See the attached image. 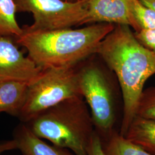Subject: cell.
Masks as SVG:
<instances>
[{
	"mask_svg": "<svg viewBox=\"0 0 155 155\" xmlns=\"http://www.w3.org/2000/svg\"><path fill=\"white\" fill-rule=\"evenodd\" d=\"M132 29L127 25H115L96 51L115 75L121 89L123 108L119 133L123 136L136 116L145 83L155 74V53L139 43Z\"/></svg>",
	"mask_w": 155,
	"mask_h": 155,
	"instance_id": "6da1fadb",
	"label": "cell"
},
{
	"mask_svg": "<svg viewBox=\"0 0 155 155\" xmlns=\"http://www.w3.org/2000/svg\"><path fill=\"white\" fill-rule=\"evenodd\" d=\"M115 24L99 22L78 29L25 31L16 38L28 56L42 70L71 68L96 54L101 42Z\"/></svg>",
	"mask_w": 155,
	"mask_h": 155,
	"instance_id": "7a4b0ae2",
	"label": "cell"
},
{
	"mask_svg": "<svg viewBox=\"0 0 155 155\" xmlns=\"http://www.w3.org/2000/svg\"><path fill=\"white\" fill-rule=\"evenodd\" d=\"M25 124L40 138L75 155H87L95 131L89 107L82 96L63 101Z\"/></svg>",
	"mask_w": 155,
	"mask_h": 155,
	"instance_id": "3957f363",
	"label": "cell"
},
{
	"mask_svg": "<svg viewBox=\"0 0 155 155\" xmlns=\"http://www.w3.org/2000/svg\"><path fill=\"white\" fill-rule=\"evenodd\" d=\"M90 58L78 67L80 92L89 107L95 131L106 140L114 131L122 94L117 79L102 63Z\"/></svg>",
	"mask_w": 155,
	"mask_h": 155,
	"instance_id": "277c9868",
	"label": "cell"
},
{
	"mask_svg": "<svg viewBox=\"0 0 155 155\" xmlns=\"http://www.w3.org/2000/svg\"><path fill=\"white\" fill-rule=\"evenodd\" d=\"M78 66L42 70L39 75L28 84L25 102L18 117L20 122L27 123L41 112L63 101L82 96L79 84Z\"/></svg>",
	"mask_w": 155,
	"mask_h": 155,
	"instance_id": "5b68a950",
	"label": "cell"
},
{
	"mask_svg": "<svg viewBox=\"0 0 155 155\" xmlns=\"http://www.w3.org/2000/svg\"><path fill=\"white\" fill-rule=\"evenodd\" d=\"M89 0H15L17 12L33 15V23L25 25V31H49L84 25Z\"/></svg>",
	"mask_w": 155,
	"mask_h": 155,
	"instance_id": "8992f818",
	"label": "cell"
},
{
	"mask_svg": "<svg viewBox=\"0 0 155 155\" xmlns=\"http://www.w3.org/2000/svg\"><path fill=\"white\" fill-rule=\"evenodd\" d=\"M41 71L18 49L15 38L0 35V82L17 81L29 83Z\"/></svg>",
	"mask_w": 155,
	"mask_h": 155,
	"instance_id": "52a82bcc",
	"label": "cell"
},
{
	"mask_svg": "<svg viewBox=\"0 0 155 155\" xmlns=\"http://www.w3.org/2000/svg\"><path fill=\"white\" fill-rule=\"evenodd\" d=\"M134 0H89L88 14L85 24L106 22L127 25L134 31H140L132 14Z\"/></svg>",
	"mask_w": 155,
	"mask_h": 155,
	"instance_id": "ba28073f",
	"label": "cell"
},
{
	"mask_svg": "<svg viewBox=\"0 0 155 155\" xmlns=\"http://www.w3.org/2000/svg\"><path fill=\"white\" fill-rule=\"evenodd\" d=\"M13 135L22 155H75L66 148L47 144L22 122L15 127Z\"/></svg>",
	"mask_w": 155,
	"mask_h": 155,
	"instance_id": "9c48e42d",
	"label": "cell"
},
{
	"mask_svg": "<svg viewBox=\"0 0 155 155\" xmlns=\"http://www.w3.org/2000/svg\"><path fill=\"white\" fill-rule=\"evenodd\" d=\"M28 84L17 81L0 82V114L18 118L25 104Z\"/></svg>",
	"mask_w": 155,
	"mask_h": 155,
	"instance_id": "30bf717a",
	"label": "cell"
},
{
	"mask_svg": "<svg viewBox=\"0 0 155 155\" xmlns=\"http://www.w3.org/2000/svg\"><path fill=\"white\" fill-rule=\"evenodd\" d=\"M124 137L150 154L155 155V120L136 116Z\"/></svg>",
	"mask_w": 155,
	"mask_h": 155,
	"instance_id": "8fae6325",
	"label": "cell"
},
{
	"mask_svg": "<svg viewBox=\"0 0 155 155\" xmlns=\"http://www.w3.org/2000/svg\"><path fill=\"white\" fill-rule=\"evenodd\" d=\"M17 12L15 0H0V35L15 39L21 34V28L16 18Z\"/></svg>",
	"mask_w": 155,
	"mask_h": 155,
	"instance_id": "7c38bea8",
	"label": "cell"
},
{
	"mask_svg": "<svg viewBox=\"0 0 155 155\" xmlns=\"http://www.w3.org/2000/svg\"><path fill=\"white\" fill-rule=\"evenodd\" d=\"M105 141L104 148L106 155H152L115 130Z\"/></svg>",
	"mask_w": 155,
	"mask_h": 155,
	"instance_id": "4fadbf2b",
	"label": "cell"
},
{
	"mask_svg": "<svg viewBox=\"0 0 155 155\" xmlns=\"http://www.w3.org/2000/svg\"><path fill=\"white\" fill-rule=\"evenodd\" d=\"M132 14L140 30L155 29V11L144 5L140 0H134Z\"/></svg>",
	"mask_w": 155,
	"mask_h": 155,
	"instance_id": "5bb4252c",
	"label": "cell"
},
{
	"mask_svg": "<svg viewBox=\"0 0 155 155\" xmlns=\"http://www.w3.org/2000/svg\"><path fill=\"white\" fill-rule=\"evenodd\" d=\"M136 116L155 120V86L143 90L139 98Z\"/></svg>",
	"mask_w": 155,
	"mask_h": 155,
	"instance_id": "9a60e30c",
	"label": "cell"
},
{
	"mask_svg": "<svg viewBox=\"0 0 155 155\" xmlns=\"http://www.w3.org/2000/svg\"><path fill=\"white\" fill-rule=\"evenodd\" d=\"M134 35L141 45L155 53V29H143Z\"/></svg>",
	"mask_w": 155,
	"mask_h": 155,
	"instance_id": "2e32d148",
	"label": "cell"
},
{
	"mask_svg": "<svg viewBox=\"0 0 155 155\" xmlns=\"http://www.w3.org/2000/svg\"><path fill=\"white\" fill-rule=\"evenodd\" d=\"M87 155H106L104 148L103 141L96 131H95L91 139Z\"/></svg>",
	"mask_w": 155,
	"mask_h": 155,
	"instance_id": "e0dca14e",
	"label": "cell"
},
{
	"mask_svg": "<svg viewBox=\"0 0 155 155\" xmlns=\"http://www.w3.org/2000/svg\"><path fill=\"white\" fill-rule=\"evenodd\" d=\"M17 145L14 139L0 141V155L6 151L17 150Z\"/></svg>",
	"mask_w": 155,
	"mask_h": 155,
	"instance_id": "ac0fdd59",
	"label": "cell"
},
{
	"mask_svg": "<svg viewBox=\"0 0 155 155\" xmlns=\"http://www.w3.org/2000/svg\"><path fill=\"white\" fill-rule=\"evenodd\" d=\"M144 5L153 9L155 11V0H140Z\"/></svg>",
	"mask_w": 155,
	"mask_h": 155,
	"instance_id": "d6986e66",
	"label": "cell"
},
{
	"mask_svg": "<svg viewBox=\"0 0 155 155\" xmlns=\"http://www.w3.org/2000/svg\"><path fill=\"white\" fill-rule=\"evenodd\" d=\"M68 2H77V1H82V0H64Z\"/></svg>",
	"mask_w": 155,
	"mask_h": 155,
	"instance_id": "ffe728a7",
	"label": "cell"
}]
</instances>
